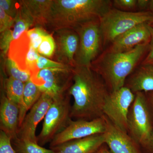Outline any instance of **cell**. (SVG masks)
Instances as JSON below:
<instances>
[{"label": "cell", "instance_id": "1", "mask_svg": "<svg viewBox=\"0 0 153 153\" xmlns=\"http://www.w3.org/2000/svg\"><path fill=\"white\" fill-rule=\"evenodd\" d=\"M71 70L73 83L68 90L74 98L71 119L91 120L101 117L110 93L104 80L91 66H75Z\"/></svg>", "mask_w": 153, "mask_h": 153}, {"label": "cell", "instance_id": "2", "mask_svg": "<svg viewBox=\"0 0 153 153\" xmlns=\"http://www.w3.org/2000/svg\"><path fill=\"white\" fill-rule=\"evenodd\" d=\"M108 0H53L46 27L53 31L76 29L99 20L111 8Z\"/></svg>", "mask_w": 153, "mask_h": 153}, {"label": "cell", "instance_id": "3", "mask_svg": "<svg viewBox=\"0 0 153 153\" xmlns=\"http://www.w3.org/2000/svg\"><path fill=\"white\" fill-rule=\"evenodd\" d=\"M149 49V44L138 45L123 52L107 50L91 63V67L100 75L110 92L124 87L126 80Z\"/></svg>", "mask_w": 153, "mask_h": 153}, {"label": "cell", "instance_id": "4", "mask_svg": "<svg viewBox=\"0 0 153 153\" xmlns=\"http://www.w3.org/2000/svg\"><path fill=\"white\" fill-rule=\"evenodd\" d=\"M153 17L149 11L127 12L111 8L99 19L103 44L112 43L118 36L137 25L148 23Z\"/></svg>", "mask_w": 153, "mask_h": 153}, {"label": "cell", "instance_id": "5", "mask_svg": "<svg viewBox=\"0 0 153 153\" xmlns=\"http://www.w3.org/2000/svg\"><path fill=\"white\" fill-rule=\"evenodd\" d=\"M135 94L128 117V133L141 147L147 142L153 133V108L146 94Z\"/></svg>", "mask_w": 153, "mask_h": 153}, {"label": "cell", "instance_id": "6", "mask_svg": "<svg viewBox=\"0 0 153 153\" xmlns=\"http://www.w3.org/2000/svg\"><path fill=\"white\" fill-rule=\"evenodd\" d=\"M71 96L68 92L53 99L44 119L41 132L37 136L38 144L43 146L51 142L68 125L71 117Z\"/></svg>", "mask_w": 153, "mask_h": 153}, {"label": "cell", "instance_id": "7", "mask_svg": "<svg viewBox=\"0 0 153 153\" xmlns=\"http://www.w3.org/2000/svg\"><path fill=\"white\" fill-rule=\"evenodd\" d=\"M74 30L79 37V46L74 57L75 65L91 66L103 43L99 20L87 22Z\"/></svg>", "mask_w": 153, "mask_h": 153}, {"label": "cell", "instance_id": "8", "mask_svg": "<svg viewBox=\"0 0 153 153\" xmlns=\"http://www.w3.org/2000/svg\"><path fill=\"white\" fill-rule=\"evenodd\" d=\"M72 68L41 69L32 74L31 79L42 93L54 99L68 92L73 83Z\"/></svg>", "mask_w": 153, "mask_h": 153}, {"label": "cell", "instance_id": "9", "mask_svg": "<svg viewBox=\"0 0 153 153\" xmlns=\"http://www.w3.org/2000/svg\"><path fill=\"white\" fill-rule=\"evenodd\" d=\"M135 97V94L124 86L110 92L103 107L104 115L118 128L127 133L129 111Z\"/></svg>", "mask_w": 153, "mask_h": 153}, {"label": "cell", "instance_id": "10", "mask_svg": "<svg viewBox=\"0 0 153 153\" xmlns=\"http://www.w3.org/2000/svg\"><path fill=\"white\" fill-rule=\"evenodd\" d=\"M105 130L104 115L91 120L71 119L67 126L50 142V149L73 140L103 134Z\"/></svg>", "mask_w": 153, "mask_h": 153}, {"label": "cell", "instance_id": "11", "mask_svg": "<svg viewBox=\"0 0 153 153\" xmlns=\"http://www.w3.org/2000/svg\"><path fill=\"white\" fill-rule=\"evenodd\" d=\"M27 33H24L19 39L12 41L7 57L13 60L21 70L27 71L32 75L39 71L37 67V61L40 55L32 47Z\"/></svg>", "mask_w": 153, "mask_h": 153}, {"label": "cell", "instance_id": "12", "mask_svg": "<svg viewBox=\"0 0 153 153\" xmlns=\"http://www.w3.org/2000/svg\"><path fill=\"white\" fill-rule=\"evenodd\" d=\"M53 32L56 44L55 61L68 68H74L76 66L74 57L79 46L78 33L72 29H60Z\"/></svg>", "mask_w": 153, "mask_h": 153}, {"label": "cell", "instance_id": "13", "mask_svg": "<svg viewBox=\"0 0 153 153\" xmlns=\"http://www.w3.org/2000/svg\"><path fill=\"white\" fill-rule=\"evenodd\" d=\"M53 100L50 96L42 94L39 100L26 115L23 123L19 128L18 138L30 140L38 143L36 135V129L38 124L44 119Z\"/></svg>", "mask_w": 153, "mask_h": 153}, {"label": "cell", "instance_id": "14", "mask_svg": "<svg viewBox=\"0 0 153 153\" xmlns=\"http://www.w3.org/2000/svg\"><path fill=\"white\" fill-rule=\"evenodd\" d=\"M105 142L111 153H143L140 145L128 133L114 125L104 115Z\"/></svg>", "mask_w": 153, "mask_h": 153}, {"label": "cell", "instance_id": "15", "mask_svg": "<svg viewBox=\"0 0 153 153\" xmlns=\"http://www.w3.org/2000/svg\"><path fill=\"white\" fill-rule=\"evenodd\" d=\"M151 33L147 22L141 23L118 36L107 50L113 52L128 51L143 44H149Z\"/></svg>", "mask_w": 153, "mask_h": 153}, {"label": "cell", "instance_id": "16", "mask_svg": "<svg viewBox=\"0 0 153 153\" xmlns=\"http://www.w3.org/2000/svg\"><path fill=\"white\" fill-rule=\"evenodd\" d=\"M0 129L12 140L18 138L20 109L16 103L7 97L1 88Z\"/></svg>", "mask_w": 153, "mask_h": 153}, {"label": "cell", "instance_id": "17", "mask_svg": "<svg viewBox=\"0 0 153 153\" xmlns=\"http://www.w3.org/2000/svg\"><path fill=\"white\" fill-rule=\"evenodd\" d=\"M104 145L103 133L73 140L50 149L55 153H95Z\"/></svg>", "mask_w": 153, "mask_h": 153}, {"label": "cell", "instance_id": "18", "mask_svg": "<svg viewBox=\"0 0 153 153\" xmlns=\"http://www.w3.org/2000/svg\"><path fill=\"white\" fill-rule=\"evenodd\" d=\"M125 86L134 94L153 91V64H142L127 79Z\"/></svg>", "mask_w": 153, "mask_h": 153}, {"label": "cell", "instance_id": "19", "mask_svg": "<svg viewBox=\"0 0 153 153\" xmlns=\"http://www.w3.org/2000/svg\"><path fill=\"white\" fill-rule=\"evenodd\" d=\"M1 78H2V79H1V88H3L7 97L16 103L19 106L20 128L27 114L25 108L23 99L25 83L21 80L12 77H8L5 78L2 76Z\"/></svg>", "mask_w": 153, "mask_h": 153}, {"label": "cell", "instance_id": "20", "mask_svg": "<svg viewBox=\"0 0 153 153\" xmlns=\"http://www.w3.org/2000/svg\"><path fill=\"white\" fill-rule=\"evenodd\" d=\"M34 20L35 25L46 27L53 0L21 1Z\"/></svg>", "mask_w": 153, "mask_h": 153}, {"label": "cell", "instance_id": "21", "mask_svg": "<svg viewBox=\"0 0 153 153\" xmlns=\"http://www.w3.org/2000/svg\"><path fill=\"white\" fill-rule=\"evenodd\" d=\"M19 7L15 19L13 30H11L13 41L19 39L24 33H27L30 27L35 26L34 20L23 4L19 1Z\"/></svg>", "mask_w": 153, "mask_h": 153}, {"label": "cell", "instance_id": "22", "mask_svg": "<svg viewBox=\"0 0 153 153\" xmlns=\"http://www.w3.org/2000/svg\"><path fill=\"white\" fill-rule=\"evenodd\" d=\"M12 146L17 153H55L51 149H47L30 140L17 138L12 140Z\"/></svg>", "mask_w": 153, "mask_h": 153}, {"label": "cell", "instance_id": "23", "mask_svg": "<svg viewBox=\"0 0 153 153\" xmlns=\"http://www.w3.org/2000/svg\"><path fill=\"white\" fill-rule=\"evenodd\" d=\"M42 94L39 87L31 79L25 82L23 99L27 112L38 102Z\"/></svg>", "mask_w": 153, "mask_h": 153}, {"label": "cell", "instance_id": "24", "mask_svg": "<svg viewBox=\"0 0 153 153\" xmlns=\"http://www.w3.org/2000/svg\"><path fill=\"white\" fill-rule=\"evenodd\" d=\"M4 66V69L8 77L21 80L25 83L31 79V74L29 72L21 70L16 64L8 57L5 59Z\"/></svg>", "mask_w": 153, "mask_h": 153}, {"label": "cell", "instance_id": "25", "mask_svg": "<svg viewBox=\"0 0 153 153\" xmlns=\"http://www.w3.org/2000/svg\"><path fill=\"white\" fill-rule=\"evenodd\" d=\"M56 50V44L52 34H49L44 38L37 49L38 54L47 58L54 57Z\"/></svg>", "mask_w": 153, "mask_h": 153}, {"label": "cell", "instance_id": "26", "mask_svg": "<svg viewBox=\"0 0 153 153\" xmlns=\"http://www.w3.org/2000/svg\"><path fill=\"white\" fill-rule=\"evenodd\" d=\"M27 33L32 47L37 51L44 38L50 34L42 27L39 26L30 29Z\"/></svg>", "mask_w": 153, "mask_h": 153}, {"label": "cell", "instance_id": "27", "mask_svg": "<svg viewBox=\"0 0 153 153\" xmlns=\"http://www.w3.org/2000/svg\"><path fill=\"white\" fill-rule=\"evenodd\" d=\"M19 7V1L0 0V8L13 19L16 17Z\"/></svg>", "mask_w": 153, "mask_h": 153}, {"label": "cell", "instance_id": "28", "mask_svg": "<svg viewBox=\"0 0 153 153\" xmlns=\"http://www.w3.org/2000/svg\"><path fill=\"white\" fill-rule=\"evenodd\" d=\"M37 67L39 71L41 69L48 68H68L62 63L55 60H50L49 58L40 55L37 60Z\"/></svg>", "mask_w": 153, "mask_h": 153}, {"label": "cell", "instance_id": "29", "mask_svg": "<svg viewBox=\"0 0 153 153\" xmlns=\"http://www.w3.org/2000/svg\"><path fill=\"white\" fill-rule=\"evenodd\" d=\"M0 153H17L12 143V139L9 136L0 131Z\"/></svg>", "mask_w": 153, "mask_h": 153}, {"label": "cell", "instance_id": "30", "mask_svg": "<svg viewBox=\"0 0 153 153\" xmlns=\"http://www.w3.org/2000/svg\"><path fill=\"white\" fill-rule=\"evenodd\" d=\"M15 22V19L6 14L5 12L0 8V33L11 29L13 27Z\"/></svg>", "mask_w": 153, "mask_h": 153}, {"label": "cell", "instance_id": "31", "mask_svg": "<svg viewBox=\"0 0 153 153\" xmlns=\"http://www.w3.org/2000/svg\"><path fill=\"white\" fill-rule=\"evenodd\" d=\"M113 3L115 7L118 8L130 10L137 6V0H115Z\"/></svg>", "mask_w": 153, "mask_h": 153}, {"label": "cell", "instance_id": "32", "mask_svg": "<svg viewBox=\"0 0 153 153\" xmlns=\"http://www.w3.org/2000/svg\"><path fill=\"white\" fill-rule=\"evenodd\" d=\"M149 25V29L151 33V41L149 43V49L145 57L142 64H150L153 62V25Z\"/></svg>", "mask_w": 153, "mask_h": 153}, {"label": "cell", "instance_id": "33", "mask_svg": "<svg viewBox=\"0 0 153 153\" xmlns=\"http://www.w3.org/2000/svg\"><path fill=\"white\" fill-rule=\"evenodd\" d=\"M141 148L143 153H153V133L147 142Z\"/></svg>", "mask_w": 153, "mask_h": 153}, {"label": "cell", "instance_id": "34", "mask_svg": "<svg viewBox=\"0 0 153 153\" xmlns=\"http://www.w3.org/2000/svg\"><path fill=\"white\" fill-rule=\"evenodd\" d=\"M150 1L149 0H137V6L139 9L142 10H148Z\"/></svg>", "mask_w": 153, "mask_h": 153}, {"label": "cell", "instance_id": "35", "mask_svg": "<svg viewBox=\"0 0 153 153\" xmlns=\"http://www.w3.org/2000/svg\"><path fill=\"white\" fill-rule=\"evenodd\" d=\"M95 153H111L105 145L102 147Z\"/></svg>", "mask_w": 153, "mask_h": 153}, {"label": "cell", "instance_id": "36", "mask_svg": "<svg viewBox=\"0 0 153 153\" xmlns=\"http://www.w3.org/2000/svg\"><path fill=\"white\" fill-rule=\"evenodd\" d=\"M146 94L147 95L149 100L151 104L152 105L153 108V91L148 92V93Z\"/></svg>", "mask_w": 153, "mask_h": 153}, {"label": "cell", "instance_id": "37", "mask_svg": "<svg viewBox=\"0 0 153 153\" xmlns=\"http://www.w3.org/2000/svg\"><path fill=\"white\" fill-rule=\"evenodd\" d=\"M148 11H149L153 15V0L150 1Z\"/></svg>", "mask_w": 153, "mask_h": 153}, {"label": "cell", "instance_id": "38", "mask_svg": "<svg viewBox=\"0 0 153 153\" xmlns=\"http://www.w3.org/2000/svg\"><path fill=\"white\" fill-rule=\"evenodd\" d=\"M148 24H149V25H153V17L152 18V19H151L150 21L148 22Z\"/></svg>", "mask_w": 153, "mask_h": 153}, {"label": "cell", "instance_id": "39", "mask_svg": "<svg viewBox=\"0 0 153 153\" xmlns=\"http://www.w3.org/2000/svg\"><path fill=\"white\" fill-rule=\"evenodd\" d=\"M152 64H153V63H152Z\"/></svg>", "mask_w": 153, "mask_h": 153}]
</instances>
